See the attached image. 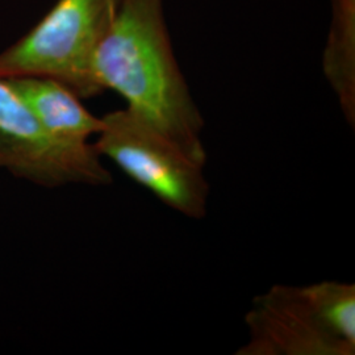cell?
I'll return each mask as SVG.
<instances>
[{
	"instance_id": "6da1fadb",
	"label": "cell",
	"mask_w": 355,
	"mask_h": 355,
	"mask_svg": "<svg viewBox=\"0 0 355 355\" xmlns=\"http://www.w3.org/2000/svg\"><path fill=\"white\" fill-rule=\"evenodd\" d=\"M92 69L102 92H117L128 110L205 166L203 116L173 51L164 0H119Z\"/></svg>"
},
{
	"instance_id": "7a4b0ae2",
	"label": "cell",
	"mask_w": 355,
	"mask_h": 355,
	"mask_svg": "<svg viewBox=\"0 0 355 355\" xmlns=\"http://www.w3.org/2000/svg\"><path fill=\"white\" fill-rule=\"evenodd\" d=\"M245 322L237 355H354L355 286L278 284L254 299Z\"/></svg>"
},
{
	"instance_id": "3957f363",
	"label": "cell",
	"mask_w": 355,
	"mask_h": 355,
	"mask_svg": "<svg viewBox=\"0 0 355 355\" xmlns=\"http://www.w3.org/2000/svg\"><path fill=\"white\" fill-rule=\"evenodd\" d=\"M119 0H57L28 33L0 51V78L45 76L80 99L102 94L94 57Z\"/></svg>"
},
{
	"instance_id": "277c9868",
	"label": "cell",
	"mask_w": 355,
	"mask_h": 355,
	"mask_svg": "<svg viewBox=\"0 0 355 355\" xmlns=\"http://www.w3.org/2000/svg\"><path fill=\"white\" fill-rule=\"evenodd\" d=\"M102 123L92 144L101 157L180 215L203 218L209 195L204 165L128 108L104 114Z\"/></svg>"
},
{
	"instance_id": "5b68a950",
	"label": "cell",
	"mask_w": 355,
	"mask_h": 355,
	"mask_svg": "<svg viewBox=\"0 0 355 355\" xmlns=\"http://www.w3.org/2000/svg\"><path fill=\"white\" fill-rule=\"evenodd\" d=\"M95 148L78 152L60 144L4 78H0V168L44 187L69 183L104 186L112 175Z\"/></svg>"
},
{
	"instance_id": "8992f818",
	"label": "cell",
	"mask_w": 355,
	"mask_h": 355,
	"mask_svg": "<svg viewBox=\"0 0 355 355\" xmlns=\"http://www.w3.org/2000/svg\"><path fill=\"white\" fill-rule=\"evenodd\" d=\"M6 80L54 140L78 152L94 149L89 140L101 132L102 117L91 114L73 89L45 76H15Z\"/></svg>"
}]
</instances>
